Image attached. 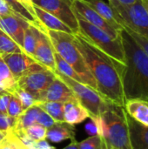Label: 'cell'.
I'll list each match as a JSON object with an SVG mask.
<instances>
[{"mask_svg": "<svg viewBox=\"0 0 148 149\" xmlns=\"http://www.w3.org/2000/svg\"><path fill=\"white\" fill-rule=\"evenodd\" d=\"M23 107L20 100L18 98L13 94L10 96V100L9 102V106L7 108V115L12 117V118H17L22 113H23Z\"/></svg>", "mask_w": 148, "mask_h": 149, "instance_id": "30", "label": "cell"}, {"mask_svg": "<svg viewBox=\"0 0 148 149\" xmlns=\"http://www.w3.org/2000/svg\"><path fill=\"white\" fill-rule=\"evenodd\" d=\"M17 86V80L0 56V89L11 93Z\"/></svg>", "mask_w": 148, "mask_h": 149, "instance_id": "24", "label": "cell"}, {"mask_svg": "<svg viewBox=\"0 0 148 149\" xmlns=\"http://www.w3.org/2000/svg\"><path fill=\"white\" fill-rule=\"evenodd\" d=\"M11 94L17 96L18 98V100H20L21 104H22V107L23 110H26L27 108H29L30 107L33 106L36 104V100L26 91H24V89L20 88L19 86H16L15 89L13 90V92L11 93Z\"/></svg>", "mask_w": 148, "mask_h": 149, "instance_id": "27", "label": "cell"}, {"mask_svg": "<svg viewBox=\"0 0 148 149\" xmlns=\"http://www.w3.org/2000/svg\"><path fill=\"white\" fill-rule=\"evenodd\" d=\"M32 58L44 68L55 72V49L45 31H40Z\"/></svg>", "mask_w": 148, "mask_h": 149, "instance_id": "12", "label": "cell"}, {"mask_svg": "<svg viewBox=\"0 0 148 149\" xmlns=\"http://www.w3.org/2000/svg\"><path fill=\"white\" fill-rule=\"evenodd\" d=\"M73 10L77 17H81L89 24L103 30L113 38H118L121 37V32L113 28L89 3L86 0H74Z\"/></svg>", "mask_w": 148, "mask_h": 149, "instance_id": "11", "label": "cell"}, {"mask_svg": "<svg viewBox=\"0 0 148 149\" xmlns=\"http://www.w3.org/2000/svg\"><path fill=\"white\" fill-rule=\"evenodd\" d=\"M5 136H6V134H5L4 133H3V132H1V131H0V142L4 139V137H5Z\"/></svg>", "mask_w": 148, "mask_h": 149, "instance_id": "42", "label": "cell"}, {"mask_svg": "<svg viewBox=\"0 0 148 149\" xmlns=\"http://www.w3.org/2000/svg\"><path fill=\"white\" fill-rule=\"evenodd\" d=\"M1 57L9 67L16 80L30 72L44 68L39 65L32 57L27 55L24 52L9 53Z\"/></svg>", "mask_w": 148, "mask_h": 149, "instance_id": "10", "label": "cell"}, {"mask_svg": "<svg viewBox=\"0 0 148 149\" xmlns=\"http://www.w3.org/2000/svg\"><path fill=\"white\" fill-rule=\"evenodd\" d=\"M73 97L74 95L68 86L56 76L54 80L40 95L38 102L56 101L64 103Z\"/></svg>", "mask_w": 148, "mask_h": 149, "instance_id": "14", "label": "cell"}, {"mask_svg": "<svg viewBox=\"0 0 148 149\" xmlns=\"http://www.w3.org/2000/svg\"><path fill=\"white\" fill-rule=\"evenodd\" d=\"M36 104L44 112H46L56 122L63 123L64 120V103L56 101L36 102Z\"/></svg>", "mask_w": 148, "mask_h": 149, "instance_id": "23", "label": "cell"}, {"mask_svg": "<svg viewBox=\"0 0 148 149\" xmlns=\"http://www.w3.org/2000/svg\"><path fill=\"white\" fill-rule=\"evenodd\" d=\"M25 134L31 138L33 141H40V140H44L46 136V131L47 129L37 123L30 126L27 127L25 130H24Z\"/></svg>", "mask_w": 148, "mask_h": 149, "instance_id": "28", "label": "cell"}, {"mask_svg": "<svg viewBox=\"0 0 148 149\" xmlns=\"http://www.w3.org/2000/svg\"><path fill=\"white\" fill-rule=\"evenodd\" d=\"M36 123L45 127L46 129H48V128L51 127L56 123V121L46 112H44V110L41 109L38 114Z\"/></svg>", "mask_w": 148, "mask_h": 149, "instance_id": "31", "label": "cell"}, {"mask_svg": "<svg viewBox=\"0 0 148 149\" xmlns=\"http://www.w3.org/2000/svg\"><path fill=\"white\" fill-rule=\"evenodd\" d=\"M63 149H79V143L75 140H73L72 142L70 145H68L67 147H65V148Z\"/></svg>", "mask_w": 148, "mask_h": 149, "instance_id": "39", "label": "cell"}, {"mask_svg": "<svg viewBox=\"0 0 148 149\" xmlns=\"http://www.w3.org/2000/svg\"><path fill=\"white\" fill-rule=\"evenodd\" d=\"M79 149H103L104 141L99 135L91 136L79 143Z\"/></svg>", "mask_w": 148, "mask_h": 149, "instance_id": "29", "label": "cell"}, {"mask_svg": "<svg viewBox=\"0 0 148 149\" xmlns=\"http://www.w3.org/2000/svg\"><path fill=\"white\" fill-rule=\"evenodd\" d=\"M46 33L51 38L55 52L74 69L82 83L97 91L96 82L75 44L74 34L57 31H46Z\"/></svg>", "mask_w": 148, "mask_h": 149, "instance_id": "4", "label": "cell"}, {"mask_svg": "<svg viewBox=\"0 0 148 149\" xmlns=\"http://www.w3.org/2000/svg\"><path fill=\"white\" fill-rule=\"evenodd\" d=\"M34 11L37 18L46 31H64L73 34L72 31L53 14L44 10V9L36 4H34Z\"/></svg>", "mask_w": 148, "mask_h": 149, "instance_id": "18", "label": "cell"}, {"mask_svg": "<svg viewBox=\"0 0 148 149\" xmlns=\"http://www.w3.org/2000/svg\"><path fill=\"white\" fill-rule=\"evenodd\" d=\"M41 108L37 104H35L30 107L29 108H27L26 110L23 111V113L17 118L16 124L11 130L13 132L24 131L30 126L35 124L38 114Z\"/></svg>", "mask_w": 148, "mask_h": 149, "instance_id": "21", "label": "cell"}, {"mask_svg": "<svg viewBox=\"0 0 148 149\" xmlns=\"http://www.w3.org/2000/svg\"><path fill=\"white\" fill-rule=\"evenodd\" d=\"M56 78L55 72L44 68L30 72L17 80L20 88L29 93L38 102L40 95Z\"/></svg>", "mask_w": 148, "mask_h": 149, "instance_id": "9", "label": "cell"}, {"mask_svg": "<svg viewBox=\"0 0 148 149\" xmlns=\"http://www.w3.org/2000/svg\"><path fill=\"white\" fill-rule=\"evenodd\" d=\"M91 119L96 122L99 135L112 148L133 149L124 107L113 104L102 115Z\"/></svg>", "mask_w": 148, "mask_h": 149, "instance_id": "3", "label": "cell"}, {"mask_svg": "<svg viewBox=\"0 0 148 149\" xmlns=\"http://www.w3.org/2000/svg\"><path fill=\"white\" fill-rule=\"evenodd\" d=\"M90 6H92L113 28L119 31H122L123 28L118 21V16L112 8V6L104 0H86Z\"/></svg>", "mask_w": 148, "mask_h": 149, "instance_id": "20", "label": "cell"}, {"mask_svg": "<svg viewBox=\"0 0 148 149\" xmlns=\"http://www.w3.org/2000/svg\"><path fill=\"white\" fill-rule=\"evenodd\" d=\"M126 63L122 82L126 100H148V56L137 42L123 29L121 32Z\"/></svg>", "mask_w": 148, "mask_h": 149, "instance_id": "2", "label": "cell"}, {"mask_svg": "<svg viewBox=\"0 0 148 149\" xmlns=\"http://www.w3.org/2000/svg\"><path fill=\"white\" fill-rule=\"evenodd\" d=\"M90 121L87 122L85 126V133L91 137V136H95V135H99V130H98V127L96 125V122L90 118Z\"/></svg>", "mask_w": 148, "mask_h": 149, "instance_id": "34", "label": "cell"}, {"mask_svg": "<svg viewBox=\"0 0 148 149\" xmlns=\"http://www.w3.org/2000/svg\"><path fill=\"white\" fill-rule=\"evenodd\" d=\"M112 149H113V148H112Z\"/></svg>", "mask_w": 148, "mask_h": 149, "instance_id": "47", "label": "cell"}, {"mask_svg": "<svg viewBox=\"0 0 148 149\" xmlns=\"http://www.w3.org/2000/svg\"><path fill=\"white\" fill-rule=\"evenodd\" d=\"M30 149H56L51 146L46 141L44 140H40V141H36L32 144Z\"/></svg>", "mask_w": 148, "mask_h": 149, "instance_id": "37", "label": "cell"}, {"mask_svg": "<svg viewBox=\"0 0 148 149\" xmlns=\"http://www.w3.org/2000/svg\"><path fill=\"white\" fill-rule=\"evenodd\" d=\"M0 131L7 134L10 131V126L9 121V116L0 113Z\"/></svg>", "mask_w": 148, "mask_h": 149, "instance_id": "35", "label": "cell"}, {"mask_svg": "<svg viewBox=\"0 0 148 149\" xmlns=\"http://www.w3.org/2000/svg\"><path fill=\"white\" fill-rule=\"evenodd\" d=\"M120 3L123 4H131V3H134L135 2H137L138 0H116Z\"/></svg>", "mask_w": 148, "mask_h": 149, "instance_id": "40", "label": "cell"}, {"mask_svg": "<svg viewBox=\"0 0 148 149\" xmlns=\"http://www.w3.org/2000/svg\"><path fill=\"white\" fill-rule=\"evenodd\" d=\"M88 118H90L88 112L81 106L75 97L64 102L65 123L75 126L84 122Z\"/></svg>", "mask_w": 148, "mask_h": 149, "instance_id": "15", "label": "cell"}, {"mask_svg": "<svg viewBox=\"0 0 148 149\" xmlns=\"http://www.w3.org/2000/svg\"><path fill=\"white\" fill-rule=\"evenodd\" d=\"M103 141H104V140H103ZM103 149H112V148L104 141V148H103Z\"/></svg>", "mask_w": 148, "mask_h": 149, "instance_id": "43", "label": "cell"}, {"mask_svg": "<svg viewBox=\"0 0 148 149\" xmlns=\"http://www.w3.org/2000/svg\"><path fill=\"white\" fill-rule=\"evenodd\" d=\"M124 108L126 113L134 120L148 127V100H126Z\"/></svg>", "mask_w": 148, "mask_h": 149, "instance_id": "17", "label": "cell"}, {"mask_svg": "<svg viewBox=\"0 0 148 149\" xmlns=\"http://www.w3.org/2000/svg\"><path fill=\"white\" fill-rule=\"evenodd\" d=\"M30 24L17 15H5L0 17V29L9 35L22 49L24 34Z\"/></svg>", "mask_w": 148, "mask_h": 149, "instance_id": "13", "label": "cell"}, {"mask_svg": "<svg viewBox=\"0 0 148 149\" xmlns=\"http://www.w3.org/2000/svg\"><path fill=\"white\" fill-rule=\"evenodd\" d=\"M20 1L24 3V5L27 8V10H28L32 15L36 16L35 11H34V3H33L32 0H20Z\"/></svg>", "mask_w": 148, "mask_h": 149, "instance_id": "38", "label": "cell"}, {"mask_svg": "<svg viewBox=\"0 0 148 149\" xmlns=\"http://www.w3.org/2000/svg\"><path fill=\"white\" fill-rule=\"evenodd\" d=\"M131 145L133 149H148V127H145L126 113Z\"/></svg>", "mask_w": 148, "mask_h": 149, "instance_id": "16", "label": "cell"}, {"mask_svg": "<svg viewBox=\"0 0 148 149\" xmlns=\"http://www.w3.org/2000/svg\"><path fill=\"white\" fill-rule=\"evenodd\" d=\"M36 1H37V0H32V2H33V3H35Z\"/></svg>", "mask_w": 148, "mask_h": 149, "instance_id": "45", "label": "cell"}, {"mask_svg": "<svg viewBox=\"0 0 148 149\" xmlns=\"http://www.w3.org/2000/svg\"><path fill=\"white\" fill-rule=\"evenodd\" d=\"M16 15L13 10L10 8V6L8 4V3L5 0H0V17L5 16V15Z\"/></svg>", "mask_w": 148, "mask_h": 149, "instance_id": "36", "label": "cell"}, {"mask_svg": "<svg viewBox=\"0 0 148 149\" xmlns=\"http://www.w3.org/2000/svg\"><path fill=\"white\" fill-rule=\"evenodd\" d=\"M77 18L79 21L78 33L79 35L104 53L125 65L126 56L122 43V36L118 38H113L103 30L89 24L79 17H77Z\"/></svg>", "mask_w": 148, "mask_h": 149, "instance_id": "5", "label": "cell"}, {"mask_svg": "<svg viewBox=\"0 0 148 149\" xmlns=\"http://www.w3.org/2000/svg\"><path fill=\"white\" fill-rule=\"evenodd\" d=\"M22 52L23 49L9 35L0 29V56Z\"/></svg>", "mask_w": 148, "mask_h": 149, "instance_id": "25", "label": "cell"}, {"mask_svg": "<svg viewBox=\"0 0 148 149\" xmlns=\"http://www.w3.org/2000/svg\"><path fill=\"white\" fill-rule=\"evenodd\" d=\"M45 138L52 143H60L66 140H75V132L73 126L65 122H56L46 131Z\"/></svg>", "mask_w": 148, "mask_h": 149, "instance_id": "19", "label": "cell"}, {"mask_svg": "<svg viewBox=\"0 0 148 149\" xmlns=\"http://www.w3.org/2000/svg\"><path fill=\"white\" fill-rule=\"evenodd\" d=\"M55 64H56V71H58V72H60L76 81L82 82L80 77L74 71V69L67 62H65L56 52H55Z\"/></svg>", "mask_w": 148, "mask_h": 149, "instance_id": "26", "label": "cell"}, {"mask_svg": "<svg viewBox=\"0 0 148 149\" xmlns=\"http://www.w3.org/2000/svg\"><path fill=\"white\" fill-rule=\"evenodd\" d=\"M40 31L41 30H39L38 27L31 24L26 27L24 31L23 40V52L31 57L33 56Z\"/></svg>", "mask_w": 148, "mask_h": 149, "instance_id": "22", "label": "cell"}, {"mask_svg": "<svg viewBox=\"0 0 148 149\" xmlns=\"http://www.w3.org/2000/svg\"><path fill=\"white\" fill-rule=\"evenodd\" d=\"M74 0H37L34 4L53 14L73 32H79V21L73 10Z\"/></svg>", "mask_w": 148, "mask_h": 149, "instance_id": "8", "label": "cell"}, {"mask_svg": "<svg viewBox=\"0 0 148 149\" xmlns=\"http://www.w3.org/2000/svg\"><path fill=\"white\" fill-rule=\"evenodd\" d=\"M122 28L137 42V44H139V45L144 50V52L147 54L148 56V39L147 38H144V37H142V36H140V35H139V34H137L136 32H134V31H133L132 30H130L128 27H126V26H122Z\"/></svg>", "mask_w": 148, "mask_h": 149, "instance_id": "32", "label": "cell"}, {"mask_svg": "<svg viewBox=\"0 0 148 149\" xmlns=\"http://www.w3.org/2000/svg\"><path fill=\"white\" fill-rule=\"evenodd\" d=\"M10 96H11V93L6 91L0 92V113H1L7 114V108L9 106Z\"/></svg>", "mask_w": 148, "mask_h": 149, "instance_id": "33", "label": "cell"}, {"mask_svg": "<svg viewBox=\"0 0 148 149\" xmlns=\"http://www.w3.org/2000/svg\"><path fill=\"white\" fill-rule=\"evenodd\" d=\"M55 75L68 86L77 100L88 112L90 118H97L102 115L113 105V103L106 100L99 92L89 86L76 81L58 71L55 72Z\"/></svg>", "mask_w": 148, "mask_h": 149, "instance_id": "6", "label": "cell"}, {"mask_svg": "<svg viewBox=\"0 0 148 149\" xmlns=\"http://www.w3.org/2000/svg\"><path fill=\"white\" fill-rule=\"evenodd\" d=\"M3 141H1V142H0V148H2V146H3Z\"/></svg>", "mask_w": 148, "mask_h": 149, "instance_id": "44", "label": "cell"}, {"mask_svg": "<svg viewBox=\"0 0 148 149\" xmlns=\"http://www.w3.org/2000/svg\"><path fill=\"white\" fill-rule=\"evenodd\" d=\"M1 91H3V90H1V89H0V92H1Z\"/></svg>", "mask_w": 148, "mask_h": 149, "instance_id": "46", "label": "cell"}, {"mask_svg": "<svg viewBox=\"0 0 148 149\" xmlns=\"http://www.w3.org/2000/svg\"><path fill=\"white\" fill-rule=\"evenodd\" d=\"M141 2H142V3H143L144 7L147 9V12H148V0H141Z\"/></svg>", "mask_w": 148, "mask_h": 149, "instance_id": "41", "label": "cell"}, {"mask_svg": "<svg viewBox=\"0 0 148 149\" xmlns=\"http://www.w3.org/2000/svg\"><path fill=\"white\" fill-rule=\"evenodd\" d=\"M118 16L121 26H126L137 34L148 39V12L141 0L134 3L123 4L116 0H108Z\"/></svg>", "mask_w": 148, "mask_h": 149, "instance_id": "7", "label": "cell"}, {"mask_svg": "<svg viewBox=\"0 0 148 149\" xmlns=\"http://www.w3.org/2000/svg\"><path fill=\"white\" fill-rule=\"evenodd\" d=\"M74 41L96 82L97 91L109 102L124 107L122 72L125 65L91 45L79 33L74 34Z\"/></svg>", "mask_w": 148, "mask_h": 149, "instance_id": "1", "label": "cell"}]
</instances>
